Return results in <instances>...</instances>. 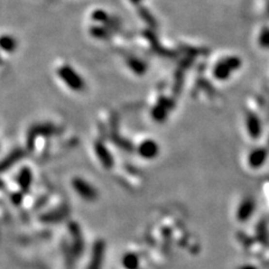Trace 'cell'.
Listing matches in <instances>:
<instances>
[{
  "label": "cell",
  "instance_id": "obj_4",
  "mask_svg": "<svg viewBox=\"0 0 269 269\" xmlns=\"http://www.w3.org/2000/svg\"><path fill=\"white\" fill-rule=\"evenodd\" d=\"M259 233H261L260 240L263 241V243H268V235H267V227L265 223H261L260 225V231Z\"/></svg>",
  "mask_w": 269,
  "mask_h": 269
},
{
  "label": "cell",
  "instance_id": "obj_1",
  "mask_svg": "<svg viewBox=\"0 0 269 269\" xmlns=\"http://www.w3.org/2000/svg\"><path fill=\"white\" fill-rule=\"evenodd\" d=\"M247 128L250 134V137L253 138H258L261 134V124L259 118L256 114L249 113L247 117Z\"/></svg>",
  "mask_w": 269,
  "mask_h": 269
},
{
  "label": "cell",
  "instance_id": "obj_5",
  "mask_svg": "<svg viewBox=\"0 0 269 269\" xmlns=\"http://www.w3.org/2000/svg\"><path fill=\"white\" fill-rule=\"evenodd\" d=\"M241 269H256L253 266H246V267H243Z\"/></svg>",
  "mask_w": 269,
  "mask_h": 269
},
{
  "label": "cell",
  "instance_id": "obj_3",
  "mask_svg": "<svg viewBox=\"0 0 269 269\" xmlns=\"http://www.w3.org/2000/svg\"><path fill=\"white\" fill-rule=\"evenodd\" d=\"M267 158V150L264 148H257L253 150L249 155V165L251 167H260Z\"/></svg>",
  "mask_w": 269,
  "mask_h": 269
},
{
  "label": "cell",
  "instance_id": "obj_2",
  "mask_svg": "<svg viewBox=\"0 0 269 269\" xmlns=\"http://www.w3.org/2000/svg\"><path fill=\"white\" fill-rule=\"evenodd\" d=\"M254 211V202L251 199L242 201L238 209V219L240 221H247L253 215Z\"/></svg>",
  "mask_w": 269,
  "mask_h": 269
}]
</instances>
